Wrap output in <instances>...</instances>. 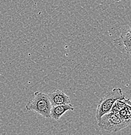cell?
I'll return each instance as SVG.
<instances>
[{
    "mask_svg": "<svg viewBox=\"0 0 131 135\" xmlns=\"http://www.w3.org/2000/svg\"><path fill=\"white\" fill-rule=\"evenodd\" d=\"M97 123L101 129L108 133H114L130 126L131 120H124L119 117L118 112L111 111L102 116Z\"/></svg>",
    "mask_w": 131,
    "mask_h": 135,
    "instance_id": "1",
    "label": "cell"
},
{
    "mask_svg": "<svg viewBox=\"0 0 131 135\" xmlns=\"http://www.w3.org/2000/svg\"><path fill=\"white\" fill-rule=\"evenodd\" d=\"M125 98V94L119 88H115L106 93V94L101 99L97 108L95 118L98 122L102 116L111 112L112 107L115 101Z\"/></svg>",
    "mask_w": 131,
    "mask_h": 135,
    "instance_id": "2",
    "label": "cell"
},
{
    "mask_svg": "<svg viewBox=\"0 0 131 135\" xmlns=\"http://www.w3.org/2000/svg\"><path fill=\"white\" fill-rule=\"evenodd\" d=\"M52 107L48 94L41 92H35L34 98L26 105L28 110L34 111L45 118H50Z\"/></svg>",
    "mask_w": 131,
    "mask_h": 135,
    "instance_id": "3",
    "label": "cell"
},
{
    "mask_svg": "<svg viewBox=\"0 0 131 135\" xmlns=\"http://www.w3.org/2000/svg\"><path fill=\"white\" fill-rule=\"evenodd\" d=\"M47 94L52 107L70 103L69 96L60 90H55L53 92Z\"/></svg>",
    "mask_w": 131,
    "mask_h": 135,
    "instance_id": "4",
    "label": "cell"
},
{
    "mask_svg": "<svg viewBox=\"0 0 131 135\" xmlns=\"http://www.w3.org/2000/svg\"><path fill=\"white\" fill-rule=\"evenodd\" d=\"M69 110H74V107L70 103L53 106L50 112V118L57 121L66 112Z\"/></svg>",
    "mask_w": 131,
    "mask_h": 135,
    "instance_id": "5",
    "label": "cell"
},
{
    "mask_svg": "<svg viewBox=\"0 0 131 135\" xmlns=\"http://www.w3.org/2000/svg\"><path fill=\"white\" fill-rule=\"evenodd\" d=\"M123 44L127 51L131 54V31L129 29L124 28L121 35Z\"/></svg>",
    "mask_w": 131,
    "mask_h": 135,
    "instance_id": "6",
    "label": "cell"
},
{
    "mask_svg": "<svg viewBox=\"0 0 131 135\" xmlns=\"http://www.w3.org/2000/svg\"><path fill=\"white\" fill-rule=\"evenodd\" d=\"M127 105H131V101L130 100V99L124 98V99H119V100L115 101V103L112 107L111 111L115 112H119L121 110L125 107Z\"/></svg>",
    "mask_w": 131,
    "mask_h": 135,
    "instance_id": "7",
    "label": "cell"
},
{
    "mask_svg": "<svg viewBox=\"0 0 131 135\" xmlns=\"http://www.w3.org/2000/svg\"><path fill=\"white\" fill-rule=\"evenodd\" d=\"M119 117L125 121L131 120V105H127L125 107L118 112Z\"/></svg>",
    "mask_w": 131,
    "mask_h": 135,
    "instance_id": "8",
    "label": "cell"
},
{
    "mask_svg": "<svg viewBox=\"0 0 131 135\" xmlns=\"http://www.w3.org/2000/svg\"><path fill=\"white\" fill-rule=\"evenodd\" d=\"M115 1H117V2H119V1H121V0H114Z\"/></svg>",
    "mask_w": 131,
    "mask_h": 135,
    "instance_id": "9",
    "label": "cell"
},
{
    "mask_svg": "<svg viewBox=\"0 0 131 135\" xmlns=\"http://www.w3.org/2000/svg\"><path fill=\"white\" fill-rule=\"evenodd\" d=\"M130 29V31H131V28H130V29Z\"/></svg>",
    "mask_w": 131,
    "mask_h": 135,
    "instance_id": "10",
    "label": "cell"
},
{
    "mask_svg": "<svg viewBox=\"0 0 131 135\" xmlns=\"http://www.w3.org/2000/svg\"><path fill=\"white\" fill-rule=\"evenodd\" d=\"M130 101H131V98H130Z\"/></svg>",
    "mask_w": 131,
    "mask_h": 135,
    "instance_id": "11",
    "label": "cell"
}]
</instances>
